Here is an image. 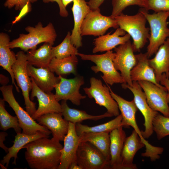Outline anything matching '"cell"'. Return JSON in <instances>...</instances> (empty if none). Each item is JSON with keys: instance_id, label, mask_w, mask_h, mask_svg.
<instances>
[{"instance_id": "obj_1", "label": "cell", "mask_w": 169, "mask_h": 169, "mask_svg": "<svg viewBox=\"0 0 169 169\" xmlns=\"http://www.w3.org/2000/svg\"><path fill=\"white\" fill-rule=\"evenodd\" d=\"M63 146L52 137H42L24 146L25 157L32 169H58Z\"/></svg>"}, {"instance_id": "obj_2", "label": "cell", "mask_w": 169, "mask_h": 169, "mask_svg": "<svg viewBox=\"0 0 169 169\" xmlns=\"http://www.w3.org/2000/svg\"><path fill=\"white\" fill-rule=\"evenodd\" d=\"M111 95L117 103L119 110L121 112L122 119V124L123 127L129 128L131 126L138 134L145 145L146 150L141 156L150 158L151 161L158 159L159 155L161 154L164 149L162 147L153 146L144 138L141 135L136 120V114L138 109L134 100L127 101L114 93L109 87Z\"/></svg>"}, {"instance_id": "obj_3", "label": "cell", "mask_w": 169, "mask_h": 169, "mask_svg": "<svg viewBox=\"0 0 169 169\" xmlns=\"http://www.w3.org/2000/svg\"><path fill=\"white\" fill-rule=\"evenodd\" d=\"M25 30L28 33L20 34L18 38L10 42V48H18L23 51L27 52L29 49H36L38 44L43 42L48 43L53 45L57 36L51 23L43 27L39 22L35 27L28 26Z\"/></svg>"}, {"instance_id": "obj_4", "label": "cell", "mask_w": 169, "mask_h": 169, "mask_svg": "<svg viewBox=\"0 0 169 169\" xmlns=\"http://www.w3.org/2000/svg\"><path fill=\"white\" fill-rule=\"evenodd\" d=\"M115 18L119 28L127 32L132 38L134 52H140L150 36V29L146 26L147 20L144 15L139 11L133 15L122 13Z\"/></svg>"}, {"instance_id": "obj_5", "label": "cell", "mask_w": 169, "mask_h": 169, "mask_svg": "<svg viewBox=\"0 0 169 169\" xmlns=\"http://www.w3.org/2000/svg\"><path fill=\"white\" fill-rule=\"evenodd\" d=\"M140 11L144 15L150 26L149 44L146 52L149 58L155 54L160 47L169 37V28L167 20L169 11L149 13L144 8Z\"/></svg>"}, {"instance_id": "obj_6", "label": "cell", "mask_w": 169, "mask_h": 169, "mask_svg": "<svg viewBox=\"0 0 169 169\" xmlns=\"http://www.w3.org/2000/svg\"><path fill=\"white\" fill-rule=\"evenodd\" d=\"M12 85H2L0 87L3 100L13 109L17 116L22 133L28 135L42 133L48 136L52 133L45 126L37 123L28 112L19 105L13 93Z\"/></svg>"}, {"instance_id": "obj_7", "label": "cell", "mask_w": 169, "mask_h": 169, "mask_svg": "<svg viewBox=\"0 0 169 169\" xmlns=\"http://www.w3.org/2000/svg\"><path fill=\"white\" fill-rule=\"evenodd\" d=\"M115 55V53L111 50L101 54H86L79 53L77 54L82 59L90 60L95 63L96 65L91 66V70L95 73L102 72L103 74L102 78L106 84L110 85L124 83L120 74L114 66L113 60Z\"/></svg>"}, {"instance_id": "obj_8", "label": "cell", "mask_w": 169, "mask_h": 169, "mask_svg": "<svg viewBox=\"0 0 169 169\" xmlns=\"http://www.w3.org/2000/svg\"><path fill=\"white\" fill-rule=\"evenodd\" d=\"M16 60L12 67L14 78L17 86L22 90L26 111L31 116L36 109V103L31 100L29 96L32 84L27 72L26 55L23 51H19L16 54Z\"/></svg>"}, {"instance_id": "obj_9", "label": "cell", "mask_w": 169, "mask_h": 169, "mask_svg": "<svg viewBox=\"0 0 169 169\" xmlns=\"http://www.w3.org/2000/svg\"><path fill=\"white\" fill-rule=\"evenodd\" d=\"M119 26L115 17L102 15L100 8L90 10L83 20L81 28V36L103 35L110 28L117 29Z\"/></svg>"}, {"instance_id": "obj_10", "label": "cell", "mask_w": 169, "mask_h": 169, "mask_svg": "<svg viewBox=\"0 0 169 169\" xmlns=\"http://www.w3.org/2000/svg\"><path fill=\"white\" fill-rule=\"evenodd\" d=\"M90 86L83 88L89 98H94L96 103L106 109L107 112L112 116L120 115L117 103L111 95L109 85L102 84L101 80L94 77L90 79Z\"/></svg>"}, {"instance_id": "obj_11", "label": "cell", "mask_w": 169, "mask_h": 169, "mask_svg": "<svg viewBox=\"0 0 169 169\" xmlns=\"http://www.w3.org/2000/svg\"><path fill=\"white\" fill-rule=\"evenodd\" d=\"M76 161L82 169H110V162L95 147L87 142H80Z\"/></svg>"}, {"instance_id": "obj_12", "label": "cell", "mask_w": 169, "mask_h": 169, "mask_svg": "<svg viewBox=\"0 0 169 169\" xmlns=\"http://www.w3.org/2000/svg\"><path fill=\"white\" fill-rule=\"evenodd\" d=\"M121 86L124 89H128L133 94L136 105L144 119L145 130L141 131L142 136L145 139L149 138L153 133V121L158 112L153 110L149 106L145 94L137 81H133L131 86L124 84H122Z\"/></svg>"}, {"instance_id": "obj_13", "label": "cell", "mask_w": 169, "mask_h": 169, "mask_svg": "<svg viewBox=\"0 0 169 169\" xmlns=\"http://www.w3.org/2000/svg\"><path fill=\"white\" fill-rule=\"evenodd\" d=\"M59 82L54 86V94L57 100H70L73 104L79 105L81 100L86 98L79 92L81 86L84 84V81L83 76L77 75L72 79H66L59 76Z\"/></svg>"}, {"instance_id": "obj_14", "label": "cell", "mask_w": 169, "mask_h": 169, "mask_svg": "<svg viewBox=\"0 0 169 169\" xmlns=\"http://www.w3.org/2000/svg\"><path fill=\"white\" fill-rule=\"evenodd\" d=\"M115 56L113 60L114 66L120 74L124 81V84L131 86V71L136 64V59L134 54L132 44L130 40L115 48Z\"/></svg>"}, {"instance_id": "obj_15", "label": "cell", "mask_w": 169, "mask_h": 169, "mask_svg": "<svg viewBox=\"0 0 169 169\" xmlns=\"http://www.w3.org/2000/svg\"><path fill=\"white\" fill-rule=\"evenodd\" d=\"M145 94L147 102L153 110L161 113L169 117V106L167 91L155 84L146 81H138Z\"/></svg>"}, {"instance_id": "obj_16", "label": "cell", "mask_w": 169, "mask_h": 169, "mask_svg": "<svg viewBox=\"0 0 169 169\" xmlns=\"http://www.w3.org/2000/svg\"><path fill=\"white\" fill-rule=\"evenodd\" d=\"M31 78L32 86L30 99L32 101L36 97L38 103V107L31 116L35 120L46 114L61 113V105L56 100L54 94L52 92L47 93L42 90L37 85L33 79Z\"/></svg>"}, {"instance_id": "obj_17", "label": "cell", "mask_w": 169, "mask_h": 169, "mask_svg": "<svg viewBox=\"0 0 169 169\" xmlns=\"http://www.w3.org/2000/svg\"><path fill=\"white\" fill-rule=\"evenodd\" d=\"M64 141L58 169H69L71 164L76 161L77 151L80 142L76 132L75 124L69 122L68 131Z\"/></svg>"}, {"instance_id": "obj_18", "label": "cell", "mask_w": 169, "mask_h": 169, "mask_svg": "<svg viewBox=\"0 0 169 169\" xmlns=\"http://www.w3.org/2000/svg\"><path fill=\"white\" fill-rule=\"evenodd\" d=\"M62 116L61 113H49L40 116L36 120L51 131L53 138L64 141L68 131L69 122Z\"/></svg>"}, {"instance_id": "obj_19", "label": "cell", "mask_w": 169, "mask_h": 169, "mask_svg": "<svg viewBox=\"0 0 169 169\" xmlns=\"http://www.w3.org/2000/svg\"><path fill=\"white\" fill-rule=\"evenodd\" d=\"M27 68L29 77L40 89L46 93L51 92L60 81L59 76L56 77L48 67L37 68L28 63Z\"/></svg>"}, {"instance_id": "obj_20", "label": "cell", "mask_w": 169, "mask_h": 169, "mask_svg": "<svg viewBox=\"0 0 169 169\" xmlns=\"http://www.w3.org/2000/svg\"><path fill=\"white\" fill-rule=\"evenodd\" d=\"M137 63L131 71L132 81L144 80L151 82L167 91L166 88L158 83L156 80L153 69L149 63V58L146 53L136 54Z\"/></svg>"}, {"instance_id": "obj_21", "label": "cell", "mask_w": 169, "mask_h": 169, "mask_svg": "<svg viewBox=\"0 0 169 169\" xmlns=\"http://www.w3.org/2000/svg\"><path fill=\"white\" fill-rule=\"evenodd\" d=\"M72 8L74 24L71 35L72 44L77 49L82 46L81 28L83 20L91 10L85 0H74Z\"/></svg>"}, {"instance_id": "obj_22", "label": "cell", "mask_w": 169, "mask_h": 169, "mask_svg": "<svg viewBox=\"0 0 169 169\" xmlns=\"http://www.w3.org/2000/svg\"><path fill=\"white\" fill-rule=\"evenodd\" d=\"M110 33L100 36L94 40L93 53L111 50L117 46L125 44L131 38L129 34H125L126 32L119 27L113 33Z\"/></svg>"}, {"instance_id": "obj_23", "label": "cell", "mask_w": 169, "mask_h": 169, "mask_svg": "<svg viewBox=\"0 0 169 169\" xmlns=\"http://www.w3.org/2000/svg\"><path fill=\"white\" fill-rule=\"evenodd\" d=\"M144 146L138 134L134 130L124 143L121 155L122 169H137L133 163V159L136 152Z\"/></svg>"}, {"instance_id": "obj_24", "label": "cell", "mask_w": 169, "mask_h": 169, "mask_svg": "<svg viewBox=\"0 0 169 169\" xmlns=\"http://www.w3.org/2000/svg\"><path fill=\"white\" fill-rule=\"evenodd\" d=\"M122 126L116 128L110 133V169H122L121 155L126 138Z\"/></svg>"}, {"instance_id": "obj_25", "label": "cell", "mask_w": 169, "mask_h": 169, "mask_svg": "<svg viewBox=\"0 0 169 169\" xmlns=\"http://www.w3.org/2000/svg\"><path fill=\"white\" fill-rule=\"evenodd\" d=\"M155 57L149 59L150 66L154 69L157 82L159 84L163 73L169 74V38L159 48Z\"/></svg>"}, {"instance_id": "obj_26", "label": "cell", "mask_w": 169, "mask_h": 169, "mask_svg": "<svg viewBox=\"0 0 169 169\" xmlns=\"http://www.w3.org/2000/svg\"><path fill=\"white\" fill-rule=\"evenodd\" d=\"M10 38L6 33L0 34V65L7 71L11 77L12 84H14L18 92H19V87L15 81L12 66L16 60V54L11 51L9 47Z\"/></svg>"}, {"instance_id": "obj_27", "label": "cell", "mask_w": 169, "mask_h": 169, "mask_svg": "<svg viewBox=\"0 0 169 169\" xmlns=\"http://www.w3.org/2000/svg\"><path fill=\"white\" fill-rule=\"evenodd\" d=\"M42 137H49V136L42 133H37L32 135H28L23 133H17L15 136L13 144L8 148V152L3 157L0 161V163L3 165L6 164L7 168L10 161L12 158H14L13 164L16 165V159L18 158L17 154L21 149L26 144L37 139Z\"/></svg>"}, {"instance_id": "obj_28", "label": "cell", "mask_w": 169, "mask_h": 169, "mask_svg": "<svg viewBox=\"0 0 169 169\" xmlns=\"http://www.w3.org/2000/svg\"><path fill=\"white\" fill-rule=\"evenodd\" d=\"M52 45L48 43L38 49H30L26 54L28 64L37 68H48L53 58Z\"/></svg>"}, {"instance_id": "obj_29", "label": "cell", "mask_w": 169, "mask_h": 169, "mask_svg": "<svg viewBox=\"0 0 169 169\" xmlns=\"http://www.w3.org/2000/svg\"><path fill=\"white\" fill-rule=\"evenodd\" d=\"M79 141L87 142L97 149L110 163V139L109 133H83L79 136Z\"/></svg>"}, {"instance_id": "obj_30", "label": "cell", "mask_w": 169, "mask_h": 169, "mask_svg": "<svg viewBox=\"0 0 169 169\" xmlns=\"http://www.w3.org/2000/svg\"><path fill=\"white\" fill-rule=\"evenodd\" d=\"M61 105L62 108L61 113L64 118L69 122L74 124L81 123L85 120L97 121L112 116L107 112L102 115H97L88 114L85 111L70 108L68 105L66 100H62Z\"/></svg>"}, {"instance_id": "obj_31", "label": "cell", "mask_w": 169, "mask_h": 169, "mask_svg": "<svg viewBox=\"0 0 169 169\" xmlns=\"http://www.w3.org/2000/svg\"><path fill=\"white\" fill-rule=\"evenodd\" d=\"M78 59L76 55H72L62 59L53 58L48 66L49 70L58 76L72 74L76 75Z\"/></svg>"}, {"instance_id": "obj_32", "label": "cell", "mask_w": 169, "mask_h": 169, "mask_svg": "<svg viewBox=\"0 0 169 169\" xmlns=\"http://www.w3.org/2000/svg\"><path fill=\"white\" fill-rule=\"evenodd\" d=\"M122 119V116L120 114L114 119L107 122L93 126H89L81 123H77L75 124L76 132L78 136L83 133H110L116 128L121 126L123 127Z\"/></svg>"}, {"instance_id": "obj_33", "label": "cell", "mask_w": 169, "mask_h": 169, "mask_svg": "<svg viewBox=\"0 0 169 169\" xmlns=\"http://www.w3.org/2000/svg\"><path fill=\"white\" fill-rule=\"evenodd\" d=\"M71 35L68 32L62 42L58 45L52 47V57L58 59H62L72 55H77V49L73 45L71 40Z\"/></svg>"}, {"instance_id": "obj_34", "label": "cell", "mask_w": 169, "mask_h": 169, "mask_svg": "<svg viewBox=\"0 0 169 169\" xmlns=\"http://www.w3.org/2000/svg\"><path fill=\"white\" fill-rule=\"evenodd\" d=\"M5 101L0 99V129L6 131L13 128L16 133H21V128L18 119L16 116L10 115L5 108Z\"/></svg>"}, {"instance_id": "obj_35", "label": "cell", "mask_w": 169, "mask_h": 169, "mask_svg": "<svg viewBox=\"0 0 169 169\" xmlns=\"http://www.w3.org/2000/svg\"><path fill=\"white\" fill-rule=\"evenodd\" d=\"M152 125L153 131L158 140L169 135V117L158 112L153 120Z\"/></svg>"}, {"instance_id": "obj_36", "label": "cell", "mask_w": 169, "mask_h": 169, "mask_svg": "<svg viewBox=\"0 0 169 169\" xmlns=\"http://www.w3.org/2000/svg\"><path fill=\"white\" fill-rule=\"evenodd\" d=\"M112 16L115 17L120 15L127 7L133 5L144 8V5L142 0H112Z\"/></svg>"}, {"instance_id": "obj_37", "label": "cell", "mask_w": 169, "mask_h": 169, "mask_svg": "<svg viewBox=\"0 0 169 169\" xmlns=\"http://www.w3.org/2000/svg\"><path fill=\"white\" fill-rule=\"evenodd\" d=\"M4 5L9 9L14 7L15 10L20 11L18 19L30 12L32 9L30 0H6Z\"/></svg>"}, {"instance_id": "obj_38", "label": "cell", "mask_w": 169, "mask_h": 169, "mask_svg": "<svg viewBox=\"0 0 169 169\" xmlns=\"http://www.w3.org/2000/svg\"><path fill=\"white\" fill-rule=\"evenodd\" d=\"M144 6L143 8L156 13L169 11V0H142Z\"/></svg>"}, {"instance_id": "obj_39", "label": "cell", "mask_w": 169, "mask_h": 169, "mask_svg": "<svg viewBox=\"0 0 169 169\" xmlns=\"http://www.w3.org/2000/svg\"><path fill=\"white\" fill-rule=\"evenodd\" d=\"M37 0H30L31 3H33L37 1ZM44 3H48L50 2H55L58 3L59 9V13L62 17H66L68 16V13L65 8L63 4L62 0H43Z\"/></svg>"}, {"instance_id": "obj_40", "label": "cell", "mask_w": 169, "mask_h": 169, "mask_svg": "<svg viewBox=\"0 0 169 169\" xmlns=\"http://www.w3.org/2000/svg\"><path fill=\"white\" fill-rule=\"evenodd\" d=\"M160 83L161 84L165 87L167 91V100L169 103V74L168 76H166L165 73H163L160 79Z\"/></svg>"}, {"instance_id": "obj_41", "label": "cell", "mask_w": 169, "mask_h": 169, "mask_svg": "<svg viewBox=\"0 0 169 169\" xmlns=\"http://www.w3.org/2000/svg\"><path fill=\"white\" fill-rule=\"evenodd\" d=\"M105 0H90L87 3L91 10L99 8V7Z\"/></svg>"}, {"instance_id": "obj_42", "label": "cell", "mask_w": 169, "mask_h": 169, "mask_svg": "<svg viewBox=\"0 0 169 169\" xmlns=\"http://www.w3.org/2000/svg\"><path fill=\"white\" fill-rule=\"evenodd\" d=\"M8 135V134L4 131L0 132V147L4 150L6 153L8 152V148L4 144L3 142L5 140V137Z\"/></svg>"}, {"instance_id": "obj_43", "label": "cell", "mask_w": 169, "mask_h": 169, "mask_svg": "<svg viewBox=\"0 0 169 169\" xmlns=\"http://www.w3.org/2000/svg\"><path fill=\"white\" fill-rule=\"evenodd\" d=\"M9 82V79L6 76L2 74L0 75V83L2 85H7Z\"/></svg>"}, {"instance_id": "obj_44", "label": "cell", "mask_w": 169, "mask_h": 169, "mask_svg": "<svg viewBox=\"0 0 169 169\" xmlns=\"http://www.w3.org/2000/svg\"><path fill=\"white\" fill-rule=\"evenodd\" d=\"M69 169H82V168L78 164L76 161H75L71 164Z\"/></svg>"}, {"instance_id": "obj_45", "label": "cell", "mask_w": 169, "mask_h": 169, "mask_svg": "<svg viewBox=\"0 0 169 169\" xmlns=\"http://www.w3.org/2000/svg\"><path fill=\"white\" fill-rule=\"evenodd\" d=\"M74 0H62L64 6L66 8V6L71 2H73Z\"/></svg>"}, {"instance_id": "obj_46", "label": "cell", "mask_w": 169, "mask_h": 169, "mask_svg": "<svg viewBox=\"0 0 169 169\" xmlns=\"http://www.w3.org/2000/svg\"></svg>"}]
</instances>
